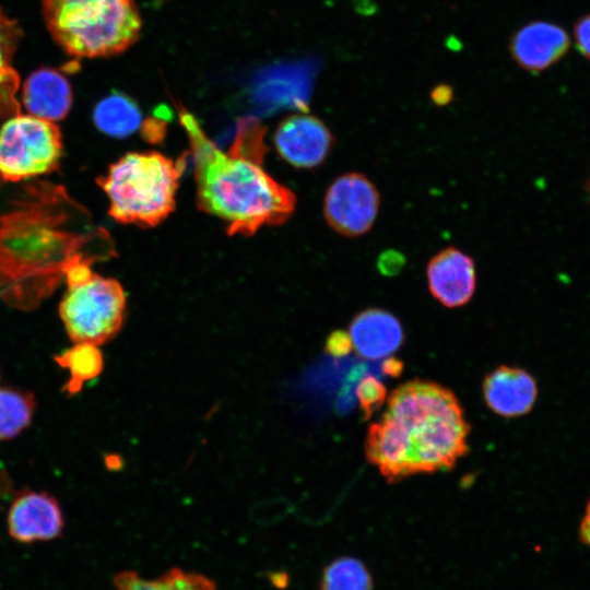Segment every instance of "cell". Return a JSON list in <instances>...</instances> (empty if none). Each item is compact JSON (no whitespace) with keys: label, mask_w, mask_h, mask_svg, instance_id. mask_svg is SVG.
Listing matches in <instances>:
<instances>
[{"label":"cell","mask_w":590,"mask_h":590,"mask_svg":"<svg viewBox=\"0 0 590 590\" xmlns=\"http://www.w3.org/2000/svg\"><path fill=\"white\" fill-rule=\"evenodd\" d=\"M192 151L197 203L227 225L229 235H252L264 225L283 224L294 212L296 197L263 168L264 129L247 118L238 123L227 153L204 133L190 113L180 114Z\"/></svg>","instance_id":"cell-2"},{"label":"cell","mask_w":590,"mask_h":590,"mask_svg":"<svg viewBox=\"0 0 590 590\" xmlns=\"http://www.w3.org/2000/svg\"><path fill=\"white\" fill-rule=\"evenodd\" d=\"M349 334L356 353L367 359L391 355L404 340L401 321L381 308H367L358 312L350 323Z\"/></svg>","instance_id":"cell-14"},{"label":"cell","mask_w":590,"mask_h":590,"mask_svg":"<svg viewBox=\"0 0 590 590\" xmlns=\"http://www.w3.org/2000/svg\"><path fill=\"white\" fill-rule=\"evenodd\" d=\"M352 347L353 345L350 334L343 330H335L331 332L326 342V350L333 357H342L347 355Z\"/></svg>","instance_id":"cell-23"},{"label":"cell","mask_w":590,"mask_h":590,"mask_svg":"<svg viewBox=\"0 0 590 590\" xmlns=\"http://www.w3.org/2000/svg\"><path fill=\"white\" fill-rule=\"evenodd\" d=\"M63 523L59 504L47 493H21L8 514L9 534L22 543L52 540L61 534Z\"/></svg>","instance_id":"cell-11"},{"label":"cell","mask_w":590,"mask_h":590,"mask_svg":"<svg viewBox=\"0 0 590 590\" xmlns=\"http://www.w3.org/2000/svg\"><path fill=\"white\" fill-rule=\"evenodd\" d=\"M569 44V37L560 26L534 21L512 35L509 51L518 66L536 73L558 61L566 54Z\"/></svg>","instance_id":"cell-12"},{"label":"cell","mask_w":590,"mask_h":590,"mask_svg":"<svg viewBox=\"0 0 590 590\" xmlns=\"http://www.w3.org/2000/svg\"><path fill=\"white\" fill-rule=\"evenodd\" d=\"M0 211V298L22 309L36 307L64 280L69 267L93 262L86 251L97 232H79L80 212L60 186L27 185Z\"/></svg>","instance_id":"cell-1"},{"label":"cell","mask_w":590,"mask_h":590,"mask_svg":"<svg viewBox=\"0 0 590 590\" xmlns=\"http://www.w3.org/2000/svg\"><path fill=\"white\" fill-rule=\"evenodd\" d=\"M59 366L70 373L63 390L72 396L79 392L84 382L97 377L103 369V355L97 345L80 342L55 356Z\"/></svg>","instance_id":"cell-19"},{"label":"cell","mask_w":590,"mask_h":590,"mask_svg":"<svg viewBox=\"0 0 590 590\" xmlns=\"http://www.w3.org/2000/svg\"><path fill=\"white\" fill-rule=\"evenodd\" d=\"M589 189H590V185H589Z\"/></svg>","instance_id":"cell-30"},{"label":"cell","mask_w":590,"mask_h":590,"mask_svg":"<svg viewBox=\"0 0 590 590\" xmlns=\"http://www.w3.org/2000/svg\"><path fill=\"white\" fill-rule=\"evenodd\" d=\"M35 406L32 392L0 387V440L21 434L31 424Z\"/></svg>","instance_id":"cell-20"},{"label":"cell","mask_w":590,"mask_h":590,"mask_svg":"<svg viewBox=\"0 0 590 590\" xmlns=\"http://www.w3.org/2000/svg\"><path fill=\"white\" fill-rule=\"evenodd\" d=\"M470 425L456 394L429 380L414 379L389 396L365 439V455L388 483L450 470L469 450Z\"/></svg>","instance_id":"cell-3"},{"label":"cell","mask_w":590,"mask_h":590,"mask_svg":"<svg viewBox=\"0 0 590 590\" xmlns=\"http://www.w3.org/2000/svg\"><path fill=\"white\" fill-rule=\"evenodd\" d=\"M579 536L585 544L590 546V500L586 506V511L580 523Z\"/></svg>","instance_id":"cell-28"},{"label":"cell","mask_w":590,"mask_h":590,"mask_svg":"<svg viewBox=\"0 0 590 590\" xmlns=\"http://www.w3.org/2000/svg\"><path fill=\"white\" fill-rule=\"evenodd\" d=\"M371 577L365 565L353 557H342L323 570L321 590H371Z\"/></svg>","instance_id":"cell-21"},{"label":"cell","mask_w":590,"mask_h":590,"mask_svg":"<svg viewBox=\"0 0 590 590\" xmlns=\"http://www.w3.org/2000/svg\"><path fill=\"white\" fill-rule=\"evenodd\" d=\"M280 156L297 168H315L328 157L334 142L327 125L309 114H295L281 121L273 137Z\"/></svg>","instance_id":"cell-9"},{"label":"cell","mask_w":590,"mask_h":590,"mask_svg":"<svg viewBox=\"0 0 590 590\" xmlns=\"http://www.w3.org/2000/svg\"><path fill=\"white\" fill-rule=\"evenodd\" d=\"M574 35L578 50L590 60V14L576 23Z\"/></svg>","instance_id":"cell-24"},{"label":"cell","mask_w":590,"mask_h":590,"mask_svg":"<svg viewBox=\"0 0 590 590\" xmlns=\"http://www.w3.org/2000/svg\"><path fill=\"white\" fill-rule=\"evenodd\" d=\"M146 123H144V133L146 135V139L151 140V139H158L160 138V134L163 135L164 133V128H163V122H160L157 119H154V120H148L145 121Z\"/></svg>","instance_id":"cell-29"},{"label":"cell","mask_w":590,"mask_h":590,"mask_svg":"<svg viewBox=\"0 0 590 590\" xmlns=\"http://www.w3.org/2000/svg\"><path fill=\"white\" fill-rule=\"evenodd\" d=\"M42 5L54 40L73 57L114 56L140 35L133 0H42Z\"/></svg>","instance_id":"cell-4"},{"label":"cell","mask_w":590,"mask_h":590,"mask_svg":"<svg viewBox=\"0 0 590 590\" xmlns=\"http://www.w3.org/2000/svg\"><path fill=\"white\" fill-rule=\"evenodd\" d=\"M385 385L374 376L363 378L356 387L358 408L364 420H368L381 408L386 399Z\"/></svg>","instance_id":"cell-22"},{"label":"cell","mask_w":590,"mask_h":590,"mask_svg":"<svg viewBox=\"0 0 590 590\" xmlns=\"http://www.w3.org/2000/svg\"><path fill=\"white\" fill-rule=\"evenodd\" d=\"M92 263L76 261L67 270L68 288L59 305V315L74 343L98 346L119 332L125 318L126 294L115 279L94 273Z\"/></svg>","instance_id":"cell-6"},{"label":"cell","mask_w":590,"mask_h":590,"mask_svg":"<svg viewBox=\"0 0 590 590\" xmlns=\"http://www.w3.org/2000/svg\"><path fill=\"white\" fill-rule=\"evenodd\" d=\"M185 167L157 152L128 153L97 178L109 200V215L121 224L155 226L175 208Z\"/></svg>","instance_id":"cell-5"},{"label":"cell","mask_w":590,"mask_h":590,"mask_svg":"<svg viewBox=\"0 0 590 590\" xmlns=\"http://www.w3.org/2000/svg\"><path fill=\"white\" fill-rule=\"evenodd\" d=\"M483 397L494 413L516 417L531 411L538 397V386L527 370L502 365L484 378Z\"/></svg>","instance_id":"cell-13"},{"label":"cell","mask_w":590,"mask_h":590,"mask_svg":"<svg viewBox=\"0 0 590 590\" xmlns=\"http://www.w3.org/2000/svg\"><path fill=\"white\" fill-rule=\"evenodd\" d=\"M426 280L429 293L442 306H464L476 290L474 260L459 248L446 247L427 262Z\"/></svg>","instance_id":"cell-10"},{"label":"cell","mask_w":590,"mask_h":590,"mask_svg":"<svg viewBox=\"0 0 590 590\" xmlns=\"http://www.w3.org/2000/svg\"><path fill=\"white\" fill-rule=\"evenodd\" d=\"M453 97L452 87L446 84L437 85L430 93V98L437 106L447 105Z\"/></svg>","instance_id":"cell-26"},{"label":"cell","mask_w":590,"mask_h":590,"mask_svg":"<svg viewBox=\"0 0 590 590\" xmlns=\"http://www.w3.org/2000/svg\"><path fill=\"white\" fill-rule=\"evenodd\" d=\"M27 114L56 122L63 119L72 105V88L67 78L55 69L32 72L22 87Z\"/></svg>","instance_id":"cell-15"},{"label":"cell","mask_w":590,"mask_h":590,"mask_svg":"<svg viewBox=\"0 0 590 590\" xmlns=\"http://www.w3.org/2000/svg\"><path fill=\"white\" fill-rule=\"evenodd\" d=\"M19 35L17 24L0 10V119L20 113L19 75L11 64Z\"/></svg>","instance_id":"cell-17"},{"label":"cell","mask_w":590,"mask_h":590,"mask_svg":"<svg viewBox=\"0 0 590 590\" xmlns=\"http://www.w3.org/2000/svg\"><path fill=\"white\" fill-rule=\"evenodd\" d=\"M62 155L58 126L30 114H15L0 126V179L21 182L54 172Z\"/></svg>","instance_id":"cell-7"},{"label":"cell","mask_w":590,"mask_h":590,"mask_svg":"<svg viewBox=\"0 0 590 590\" xmlns=\"http://www.w3.org/2000/svg\"><path fill=\"white\" fill-rule=\"evenodd\" d=\"M405 260L403 255L396 251H387L378 260V269L385 275H394L403 268Z\"/></svg>","instance_id":"cell-25"},{"label":"cell","mask_w":590,"mask_h":590,"mask_svg":"<svg viewBox=\"0 0 590 590\" xmlns=\"http://www.w3.org/2000/svg\"><path fill=\"white\" fill-rule=\"evenodd\" d=\"M380 194L364 174L351 172L337 177L323 199V216L328 225L344 237H358L369 232L378 216Z\"/></svg>","instance_id":"cell-8"},{"label":"cell","mask_w":590,"mask_h":590,"mask_svg":"<svg viewBox=\"0 0 590 590\" xmlns=\"http://www.w3.org/2000/svg\"><path fill=\"white\" fill-rule=\"evenodd\" d=\"M116 590H217L215 583L197 573L172 568L154 579H145L132 570L115 575Z\"/></svg>","instance_id":"cell-18"},{"label":"cell","mask_w":590,"mask_h":590,"mask_svg":"<svg viewBox=\"0 0 590 590\" xmlns=\"http://www.w3.org/2000/svg\"><path fill=\"white\" fill-rule=\"evenodd\" d=\"M382 371L387 376L399 377L403 371V363L396 357H389L382 363Z\"/></svg>","instance_id":"cell-27"},{"label":"cell","mask_w":590,"mask_h":590,"mask_svg":"<svg viewBox=\"0 0 590 590\" xmlns=\"http://www.w3.org/2000/svg\"><path fill=\"white\" fill-rule=\"evenodd\" d=\"M93 121L103 133L122 139L140 128L142 113L131 97L114 92L96 104L93 110Z\"/></svg>","instance_id":"cell-16"}]
</instances>
